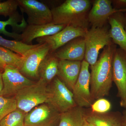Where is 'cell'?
Masks as SVG:
<instances>
[{
  "label": "cell",
  "instance_id": "obj_25",
  "mask_svg": "<svg viewBox=\"0 0 126 126\" xmlns=\"http://www.w3.org/2000/svg\"><path fill=\"white\" fill-rule=\"evenodd\" d=\"M17 109L15 97L0 96V122L10 113Z\"/></svg>",
  "mask_w": 126,
  "mask_h": 126
},
{
  "label": "cell",
  "instance_id": "obj_14",
  "mask_svg": "<svg viewBox=\"0 0 126 126\" xmlns=\"http://www.w3.org/2000/svg\"><path fill=\"white\" fill-rule=\"evenodd\" d=\"M63 25L55 24L53 23L40 25H29L21 34V41L27 45H32L35 39L50 36L58 33L65 27Z\"/></svg>",
  "mask_w": 126,
  "mask_h": 126
},
{
  "label": "cell",
  "instance_id": "obj_9",
  "mask_svg": "<svg viewBox=\"0 0 126 126\" xmlns=\"http://www.w3.org/2000/svg\"><path fill=\"white\" fill-rule=\"evenodd\" d=\"M3 88L0 96L11 97L25 87L34 83V81L24 76L18 68L6 65L2 73Z\"/></svg>",
  "mask_w": 126,
  "mask_h": 126
},
{
  "label": "cell",
  "instance_id": "obj_5",
  "mask_svg": "<svg viewBox=\"0 0 126 126\" xmlns=\"http://www.w3.org/2000/svg\"><path fill=\"white\" fill-rule=\"evenodd\" d=\"M48 89L49 97L47 103L60 113L77 106L72 91L58 77L53 79Z\"/></svg>",
  "mask_w": 126,
  "mask_h": 126
},
{
  "label": "cell",
  "instance_id": "obj_22",
  "mask_svg": "<svg viewBox=\"0 0 126 126\" xmlns=\"http://www.w3.org/2000/svg\"><path fill=\"white\" fill-rule=\"evenodd\" d=\"M36 44L27 45L22 41L6 39L0 35V46L8 49L15 53L24 56L30 49L36 47Z\"/></svg>",
  "mask_w": 126,
  "mask_h": 126
},
{
  "label": "cell",
  "instance_id": "obj_29",
  "mask_svg": "<svg viewBox=\"0 0 126 126\" xmlns=\"http://www.w3.org/2000/svg\"><path fill=\"white\" fill-rule=\"evenodd\" d=\"M6 65L2 61L1 59L0 58V72L2 73L4 70Z\"/></svg>",
  "mask_w": 126,
  "mask_h": 126
},
{
  "label": "cell",
  "instance_id": "obj_28",
  "mask_svg": "<svg viewBox=\"0 0 126 126\" xmlns=\"http://www.w3.org/2000/svg\"><path fill=\"white\" fill-rule=\"evenodd\" d=\"M117 9H126V0H115L112 1Z\"/></svg>",
  "mask_w": 126,
  "mask_h": 126
},
{
  "label": "cell",
  "instance_id": "obj_13",
  "mask_svg": "<svg viewBox=\"0 0 126 126\" xmlns=\"http://www.w3.org/2000/svg\"><path fill=\"white\" fill-rule=\"evenodd\" d=\"M113 81L117 87L118 95L123 102L126 98V53L115 50L112 63Z\"/></svg>",
  "mask_w": 126,
  "mask_h": 126
},
{
  "label": "cell",
  "instance_id": "obj_26",
  "mask_svg": "<svg viewBox=\"0 0 126 126\" xmlns=\"http://www.w3.org/2000/svg\"><path fill=\"white\" fill-rule=\"evenodd\" d=\"M18 7L17 0H8L0 2V16L10 17L18 11Z\"/></svg>",
  "mask_w": 126,
  "mask_h": 126
},
{
  "label": "cell",
  "instance_id": "obj_34",
  "mask_svg": "<svg viewBox=\"0 0 126 126\" xmlns=\"http://www.w3.org/2000/svg\"></svg>",
  "mask_w": 126,
  "mask_h": 126
},
{
  "label": "cell",
  "instance_id": "obj_27",
  "mask_svg": "<svg viewBox=\"0 0 126 126\" xmlns=\"http://www.w3.org/2000/svg\"><path fill=\"white\" fill-rule=\"evenodd\" d=\"M90 107L91 111L93 112L104 113L110 111L111 105L108 100L102 98L96 100Z\"/></svg>",
  "mask_w": 126,
  "mask_h": 126
},
{
  "label": "cell",
  "instance_id": "obj_15",
  "mask_svg": "<svg viewBox=\"0 0 126 126\" xmlns=\"http://www.w3.org/2000/svg\"><path fill=\"white\" fill-rule=\"evenodd\" d=\"M86 46L84 37H79L71 40L56 50L53 54L59 60L83 61Z\"/></svg>",
  "mask_w": 126,
  "mask_h": 126
},
{
  "label": "cell",
  "instance_id": "obj_18",
  "mask_svg": "<svg viewBox=\"0 0 126 126\" xmlns=\"http://www.w3.org/2000/svg\"><path fill=\"white\" fill-rule=\"evenodd\" d=\"M20 19V16L17 11L9 17L7 20L0 21V34L14 39L15 40L21 41V34L19 33L23 32L27 24L24 17L21 23L19 24Z\"/></svg>",
  "mask_w": 126,
  "mask_h": 126
},
{
  "label": "cell",
  "instance_id": "obj_21",
  "mask_svg": "<svg viewBox=\"0 0 126 126\" xmlns=\"http://www.w3.org/2000/svg\"><path fill=\"white\" fill-rule=\"evenodd\" d=\"M112 16L108 20L111 26L109 31L110 38L126 53V30L121 20Z\"/></svg>",
  "mask_w": 126,
  "mask_h": 126
},
{
  "label": "cell",
  "instance_id": "obj_16",
  "mask_svg": "<svg viewBox=\"0 0 126 126\" xmlns=\"http://www.w3.org/2000/svg\"><path fill=\"white\" fill-rule=\"evenodd\" d=\"M82 61L59 60L57 77L73 91L80 73Z\"/></svg>",
  "mask_w": 126,
  "mask_h": 126
},
{
  "label": "cell",
  "instance_id": "obj_30",
  "mask_svg": "<svg viewBox=\"0 0 126 126\" xmlns=\"http://www.w3.org/2000/svg\"><path fill=\"white\" fill-rule=\"evenodd\" d=\"M3 88V82L2 78V73L0 72V93L2 91Z\"/></svg>",
  "mask_w": 126,
  "mask_h": 126
},
{
  "label": "cell",
  "instance_id": "obj_1",
  "mask_svg": "<svg viewBox=\"0 0 126 126\" xmlns=\"http://www.w3.org/2000/svg\"><path fill=\"white\" fill-rule=\"evenodd\" d=\"M116 50L112 43L106 46L95 63L90 66V92L93 102L109 94L112 85L113 60Z\"/></svg>",
  "mask_w": 126,
  "mask_h": 126
},
{
  "label": "cell",
  "instance_id": "obj_31",
  "mask_svg": "<svg viewBox=\"0 0 126 126\" xmlns=\"http://www.w3.org/2000/svg\"><path fill=\"white\" fill-rule=\"evenodd\" d=\"M123 116V126H126V107Z\"/></svg>",
  "mask_w": 126,
  "mask_h": 126
},
{
  "label": "cell",
  "instance_id": "obj_19",
  "mask_svg": "<svg viewBox=\"0 0 126 126\" xmlns=\"http://www.w3.org/2000/svg\"><path fill=\"white\" fill-rule=\"evenodd\" d=\"M59 60L50 53L41 63L38 69L39 79L48 84L56 77L58 72Z\"/></svg>",
  "mask_w": 126,
  "mask_h": 126
},
{
  "label": "cell",
  "instance_id": "obj_4",
  "mask_svg": "<svg viewBox=\"0 0 126 126\" xmlns=\"http://www.w3.org/2000/svg\"><path fill=\"white\" fill-rule=\"evenodd\" d=\"M84 38L86 46L84 60L92 66L97 60L100 50L110 44L111 39L109 31L104 26L92 27L87 31Z\"/></svg>",
  "mask_w": 126,
  "mask_h": 126
},
{
  "label": "cell",
  "instance_id": "obj_23",
  "mask_svg": "<svg viewBox=\"0 0 126 126\" xmlns=\"http://www.w3.org/2000/svg\"><path fill=\"white\" fill-rule=\"evenodd\" d=\"M0 58L6 65L14 66L19 70L22 64L23 56L0 46Z\"/></svg>",
  "mask_w": 126,
  "mask_h": 126
},
{
  "label": "cell",
  "instance_id": "obj_33",
  "mask_svg": "<svg viewBox=\"0 0 126 126\" xmlns=\"http://www.w3.org/2000/svg\"><path fill=\"white\" fill-rule=\"evenodd\" d=\"M121 103V106H122V107H126V98L125 99V101L123 102L120 103Z\"/></svg>",
  "mask_w": 126,
  "mask_h": 126
},
{
  "label": "cell",
  "instance_id": "obj_11",
  "mask_svg": "<svg viewBox=\"0 0 126 126\" xmlns=\"http://www.w3.org/2000/svg\"><path fill=\"white\" fill-rule=\"evenodd\" d=\"M87 30L66 26L57 33L36 39V41L38 44H47L50 49V53L52 54L71 40L79 37H84Z\"/></svg>",
  "mask_w": 126,
  "mask_h": 126
},
{
  "label": "cell",
  "instance_id": "obj_17",
  "mask_svg": "<svg viewBox=\"0 0 126 126\" xmlns=\"http://www.w3.org/2000/svg\"><path fill=\"white\" fill-rule=\"evenodd\" d=\"M86 119L94 126H123V116L117 112L98 113L86 110Z\"/></svg>",
  "mask_w": 126,
  "mask_h": 126
},
{
  "label": "cell",
  "instance_id": "obj_2",
  "mask_svg": "<svg viewBox=\"0 0 126 126\" xmlns=\"http://www.w3.org/2000/svg\"><path fill=\"white\" fill-rule=\"evenodd\" d=\"M90 6L91 2L89 0H66L51 9L52 23L88 30Z\"/></svg>",
  "mask_w": 126,
  "mask_h": 126
},
{
  "label": "cell",
  "instance_id": "obj_20",
  "mask_svg": "<svg viewBox=\"0 0 126 126\" xmlns=\"http://www.w3.org/2000/svg\"><path fill=\"white\" fill-rule=\"evenodd\" d=\"M86 120V110L77 106L62 113L58 126H83Z\"/></svg>",
  "mask_w": 126,
  "mask_h": 126
},
{
  "label": "cell",
  "instance_id": "obj_7",
  "mask_svg": "<svg viewBox=\"0 0 126 126\" xmlns=\"http://www.w3.org/2000/svg\"><path fill=\"white\" fill-rule=\"evenodd\" d=\"M61 113L50 104H42L26 114L25 126H58Z\"/></svg>",
  "mask_w": 126,
  "mask_h": 126
},
{
  "label": "cell",
  "instance_id": "obj_12",
  "mask_svg": "<svg viewBox=\"0 0 126 126\" xmlns=\"http://www.w3.org/2000/svg\"><path fill=\"white\" fill-rule=\"evenodd\" d=\"M111 3L109 0L94 1L88 15L89 22L92 27H103L111 16L116 13L126 12V9L113 8Z\"/></svg>",
  "mask_w": 126,
  "mask_h": 126
},
{
  "label": "cell",
  "instance_id": "obj_6",
  "mask_svg": "<svg viewBox=\"0 0 126 126\" xmlns=\"http://www.w3.org/2000/svg\"><path fill=\"white\" fill-rule=\"evenodd\" d=\"M22 13L27 15L29 25L46 24L52 23L51 10L47 5L37 0H17Z\"/></svg>",
  "mask_w": 126,
  "mask_h": 126
},
{
  "label": "cell",
  "instance_id": "obj_3",
  "mask_svg": "<svg viewBox=\"0 0 126 126\" xmlns=\"http://www.w3.org/2000/svg\"><path fill=\"white\" fill-rule=\"evenodd\" d=\"M47 86V83L39 79L20 90L14 97L17 108L27 113L35 107L48 103L49 93Z\"/></svg>",
  "mask_w": 126,
  "mask_h": 126
},
{
  "label": "cell",
  "instance_id": "obj_8",
  "mask_svg": "<svg viewBox=\"0 0 126 126\" xmlns=\"http://www.w3.org/2000/svg\"><path fill=\"white\" fill-rule=\"evenodd\" d=\"M50 53V49L46 43L38 44L30 49L23 56L19 70L26 78L39 79L38 69L41 63Z\"/></svg>",
  "mask_w": 126,
  "mask_h": 126
},
{
  "label": "cell",
  "instance_id": "obj_32",
  "mask_svg": "<svg viewBox=\"0 0 126 126\" xmlns=\"http://www.w3.org/2000/svg\"><path fill=\"white\" fill-rule=\"evenodd\" d=\"M83 126H94L93 124H91L90 123L86 121V119L84 122Z\"/></svg>",
  "mask_w": 126,
  "mask_h": 126
},
{
  "label": "cell",
  "instance_id": "obj_24",
  "mask_svg": "<svg viewBox=\"0 0 126 126\" xmlns=\"http://www.w3.org/2000/svg\"><path fill=\"white\" fill-rule=\"evenodd\" d=\"M27 113L16 109L9 113L0 122V126H25V117Z\"/></svg>",
  "mask_w": 126,
  "mask_h": 126
},
{
  "label": "cell",
  "instance_id": "obj_10",
  "mask_svg": "<svg viewBox=\"0 0 126 126\" xmlns=\"http://www.w3.org/2000/svg\"><path fill=\"white\" fill-rule=\"evenodd\" d=\"M89 66L85 60L82 61L80 73L72 91L77 106L84 108L91 107L93 103L90 92Z\"/></svg>",
  "mask_w": 126,
  "mask_h": 126
}]
</instances>
